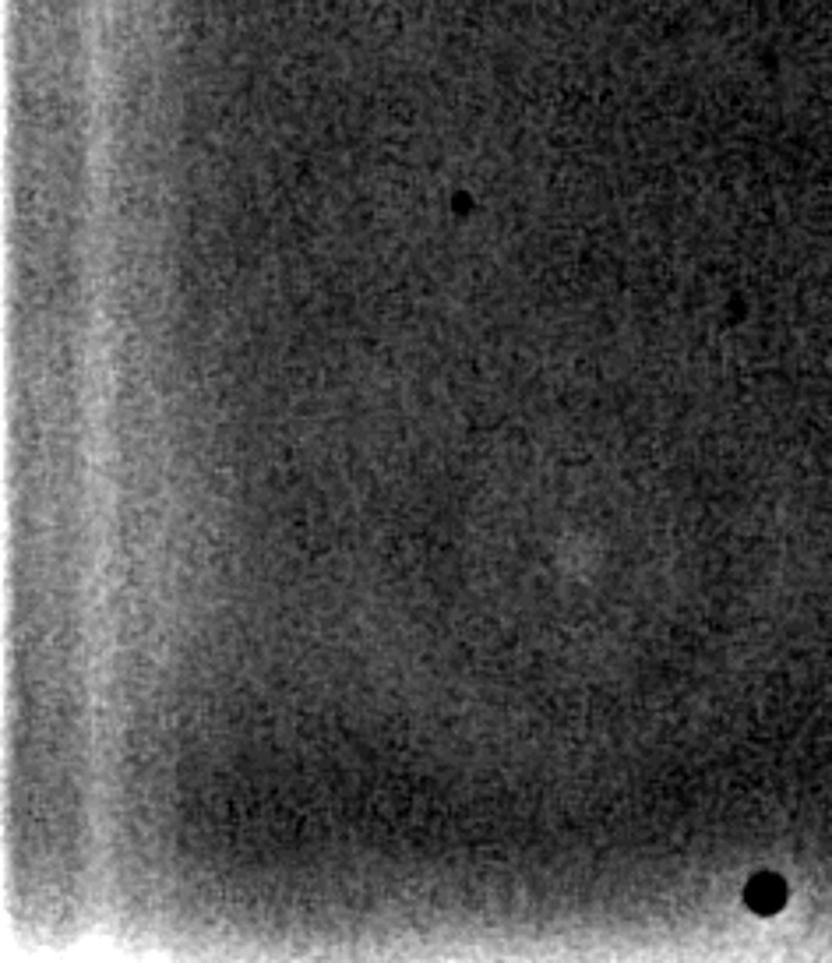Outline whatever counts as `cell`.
<instances>
[{
	"instance_id": "1",
	"label": "cell",
	"mask_w": 832,
	"mask_h": 963,
	"mask_svg": "<svg viewBox=\"0 0 832 963\" xmlns=\"http://www.w3.org/2000/svg\"><path fill=\"white\" fill-rule=\"evenodd\" d=\"M744 900H748L751 911L758 914H776L783 904H787V886L776 875H755L744 889Z\"/></svg>"
}]
</instances>
